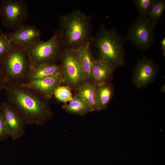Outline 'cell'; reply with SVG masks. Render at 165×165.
I'll return each mask as SVG.
<instances>
[{"label": "cell", "mask_w": 165, "mask_h": 165, "mask_svg": "<svg viewBox=\"0 0 165 165\" xmlns=\"http://www.w3.org/2000/svg\"><path fill=\"white\" fill-rule=\"evenodd\" d=\"M156 25L146 17L138 16L133 21L123 38L142 51L149 50L155 43Z\"/></svg>", "instance_id": "8992f818"}, {"label": "cell", "mask_w": 165, "mask_h": 165, "mask_svg": "<svg viewBox=\"0 0 165 165\" xmlns=\"http://www.w3.org/2000/svg\"><path fill=\"white\" fill-rule=\"evenodd\" d=\"M6 34L12 44L27 47L40 39L41 32L35 26L24 24Z\"/></svg>", "instance_id": "8fae6325"}, {"label": "cell", "mask_w": 165, "mask_h": 165, "mask_svg": "<svg viewBox=\"0 0 165 165\" xmlns=\"http://www.w3.org/2000/svg\"><path fill=\"white\" fill-rule=\"evenodd\" d=\"M97 96V111L105 109L109 104L115 91L110 82L94 85Z\"/></svg>", "instance_id": "2e32d148"}, {"label": "cell", "mask_w": 165, "mask_h": 165, "mask_svg": "<svg viewBox=\"0 0 165 165\" xmlns=\"http://www.w3.org/2000/svg\"><path fill=\"white\" fill-rule=\"evenodd\" d=\"M9 137L8 127L0 110V141H3Z\"/></svg>", "instance_id": "603a6c76"}, {"label": "cell", "mask_w": 165, "mask_h": 165, "mask_svg": "<svg viewBox=\"0 0 165 165\" xmlns=\"http://www.w3.org/2000/svg\"><path fill=\"white\" fill-rule=\"evenodd\" d=\"M12 45L5 32L0 35V59L9 50Z\"/></svg>", "instance_id": "7402d4cb"}, {"label": "cell", "mask_w": 165, "mask_h": 165, "mask_svg": "<svg viewBox=\"0 0 165 165\" xmlns=\"http://www.w3.org/2000/svg\"><path fill=\"white\" fill-rule=\"evenodd\" d=\"M77 93L81 97L90 112L97 111L98 105L95 85L86 83L77 89Z\"/></svg>", "instance_id": "e0dca14e"}, {"label": "cell", "mask_w": 165, "mask_h": 165, "mask_svg": "<svg viewBox=\"0 0 165 165\" xmlns=\"http://www.w3.org/2000/svg\"><path fill=\"white\" fill-rule=\"evenodd\" d=\"M60 61L62 69L64 83L67 86L71 89H76L86 83L75 50L65 48Z\"/></svg>", "instance_id": "ba28073f"}, {"label": "cell", "mask_w": 165, "mask_h": 165, "mask_svg": "<svg viewBox=\"0 0 165 165\" xmlns=\"http://www.w3.org/2000/svg\"><path fill=\"white\" fill-rule=\"evenodd\" d=\"M115 70L108 63L95 60L92 70V83L96 85L111 82Z\"/></svg>", "instance_id": "5bb4252c"}, {"label": "cell", "mask_w": 165, "mask_h": 165, "mask_svg": "<svg viewBox=\"0 0 165 165\" xmlns=\"http://www.w3.org/2000/svg\"><path fill=\"white\" fill-rule=\"evenodd\" d=\"M161 49L162 50L164 58L165 57V38L164 37L160 42Z\"/></svg>", "instance_id": "d4e9b609"}, {"label": "cell", "mask_w": 165, "mask_h": 165, "mask_svg": "<svg viewBox=\"0 0 165 165\" xmlns=\"http://www.w3.org/2000/svg\"><path fill=\"white\" fill-rule=\"evenodd\" d=\"M64 83L62 74L41 79L28 81L22 84L37 91L47 99H50L55 91Z\"/></svg>", "instance_id": "7c38bea8"}, {"label": "cell", "mask_w": 165, "mask_h": 165, "mask_svg": "<svg viewBox=\"0 0 165 165\" xmlns=\"http://www.w3.org/2000/svg\"><path fill=\"white\" fill-rule=\"evenodd\" d=\"M6 83V81L4 75L0 69V91L4 89Z\"/></svg>", "instance_id": "cb8c5ba5"}, {"label": "cell", "mask_w": 165, "mask_h": 165, "mask_svg": "<svg viewBox=\"0 0 165 165\" xmlns=\"http://www.w3.org/2000/svg\"><path fill=\"white\" fill-rule=\"evenodd\" d=\"M156 0H134V6L140 16L146 17Z\"/></svg>", "instance_id": "ffe728a7"}, {"label": "cell", "mask_w": 165, "mask_h": 165, "mask_svg": "<svg viewBox=\"0 0 165 165\" xmlns=\"http://www.w3.org/2000/svg\"><path fill=\"white\" fill-rule=\"evenodd\" d=\"M75 51L86 83H92L91 72L95 59L90 49L89 42Z\"/></svg>", "instance_id": "4fadbf2b"}, {"label": "cell", "mask_w": 165, "mask_h": 165, "mask_svg": "<svg viewBox=\"0 0 165 165\" xmlns=\"http://www.w3.org/2000/svg\"><path fill=\"white\" fill-rule=\"evenodd\" d=\"M7 101L17 111L26 125L41 126L52 116L48 101L37 91L22 84H6Z\"/></svg>", "instance_id": "6da1fadb"}, {"label": "cell", "mask_w": 165, "mask_h": 165, "mask_svg": "<svg viewBox=\"0 0 165 165\" xmlns=\"http://www.w3.org/2000/svg\"><path fill=\"white\" fill-rule=\"evenodd\" d=\"M0 110L8 127L9 137L15 141L23 137L26 125L17 111L7 101L1 104Z\"/></svg>", "instance_id": "30bf717a"}, {"label": "cell", "mask_w": 165, "mask_h": 165, "mask_svg": "<svg viewBox=\"0 0 165 165\" xmlns=\"http://www.w3.org/2000/svg\"><path fill=\"white\" fill-rule=\"evenodd\" d=\"M32 68L44 64H56L60 61L65 48L57 30L47 41L39 39L26 47Z\"/></svg>", "instance_id": "5b68a950"}, {"label": "cell", "mask_w": 165, "mask_h": 165, "mask_svg": "<svg viewBox=\"0 0 165 165\" xmlns=\"http://www.w3.org/2000/svg\"><path fill=\"white\" fill-rule=\"evenodd\" d=\"M12 44L9 50L0 59V69L6 83L22 84L28 80L31 61L25 47Z\"/></svg>", "instance_id": "277c9868"}, {"label": "cell", "mask_w": 165, "mask_h": 165, "mask_svg": "<svg viewBox=\"0 0 165 165\" xmlns=\"http://www.w3.org/2000/svg\"><path fill=\"white\" fill-rule=\"evenodd\" d=\"M125 43L115 26L109 28L101 23L89 45L96 60L105 62L116 69L125 65Z\"/></svg>", "instance_id": "3957f363"}, {"label": "cell", "mask_w": 165, "mask_h": 165, "mask_svg": "<svg viewBox=\"0 0 165 165\" xmlns=\"http://www.w3.org/2000/svg\"><path fill=\"white\" fill-rule=\"evenodd\" d=\"M3 32L2 31V30H1V28H0V35L2 34L3 33Z\"/></svg>", "instance_id": "4316f807"}, {"label": "cell", "mask_w": 165, "mask_h": 165, "mask_svg": "<svg viewBox=\"0 0 165 165\" xmlns=\"http://www.w3.org/2000/svg\"><path fill=\"white\" fill-rule=\"evenodd\" d=\"M29 16L28 6L24 0H1L0 18L3 26L14 29L25 24Z\"/></svg>", "instance_id": "52a82bcc"}, {"label": "cell", "mask_w": 165, "mask_h": 165, "mask_svg": "<svg viewBox=\"0 0 165 165\" xmlns=\"http://www.w3.org/2000/svg\"><path fill=\"white\" fill-rule=\"evenodd\" d=\"M165 9V1L156 0L153 5L147 17L154 25L159 22Z\"/></svg>", "instance_id": "d6986e66"}, {"label": "cell", "mask_w": 165, "mask_h": 165, "mask_svg": "<svg viewBox=\"0 0 165 165\" xmlns=\"http://www.w3.org/2000/svg\"><path fill=\"white\" fill-rule=\"evenodd\" d=\"M159 70L158 65L152 60L144 55L137 60L133 70L132 81L138 89L145 87L154 82Z\"/></svg>", "instance_id": "9c48e42d"}, {"label": "cell", "mask_w": 165, "mask_h": 165, "mask_svg": "<svg viewBox=\"0 0 165 165\" xmlns=\"http://www.w3.org/2000/svg\"><path fill=\"white\" fill-rule=\"evenodd\" d=\"M161 90L162 91L164 92L165 91H164V90H165V85H164V86L163 85L161 87Z\"/></svg>", "instance_id": "484cf974"}, {"label": "cell", "mask_w": 165, "mask_h": 165, "mask_svg": "<svg viewBox=\"0 0 165 165\" xmlns=\"http://www.w3.org/2000/svg\"><path fill=\"white\" fill-rule=\"evenodd\" d=\"M62 74V69L60 64H44L32 68L28 81L33 80Z\"/></svg>", "instance_id": "9a60e30c"}, {"label": "cell", "mask_w": 165, "mask_h": 165, "mask_svg": "<svg viewBox=\"0 0 165 165\" xmlns=\"http://www.w3.org/2000/svg\"><path fill=\"white\" fill-rule=\"evenodd\" d=\"M92 19L91 15L78 9L59 16L57 31L65 48L76 50L90 41Z\"/></svg>", "instance_id": "7a4b0ae2"}, {"label": "cell", "mask_w": 165, "mask_h": 165, "mask_svg": "<svg viewBox=\"0 0 165 165\" xmlns=\"http://www.w3.org/2000/svg\"><path fill=\"white\" fill-rule=\"evenodd\" d=\"M53 95L57 100L65 103L70 101L73 97L71 88L67 86H59L55 90Z\"/></svg>", "instance_id": "44dd1931"}, {"label": "cell", "mask_w": 165, "mask_h": 165, "mask_svg": "<svg viewBox=\"0 0 165 165\" xmlns=\"http://www.w3.org/2000/svg\"><path fill=\"white\" fill-rule=\"evenodd\" d=\"M62 108L71 114L81 116L90 112L81 97L77 93L68 104L65 103L63 105Z\"/></svg>", "instance_id": "ac0fdd59"}]
</instances>
